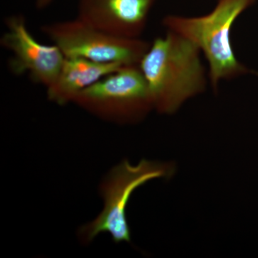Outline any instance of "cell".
Returning <instances> with one entry per match:
<instances>
[{"instance_id":"6da1fadb","label":"cell","mask_w":258,"mask_h":258,"mask_svg":"<svg viewBox=\"0 0 258 258\" xmlns=\"http://www.w3.org/2000/svg\"><path fill=\"white\" fill-rule=\"evenodd\" d=\"M201 51L175 32L154 40L139 63L152 96L154 109L172 114L206 90V71Z\"/></svg>"},{"instance_id":"7a4b0ae2","label":"cell","mask_w":258,"mask_h":258,"mask_svg":"<svg viewBox=\"0 0 258 258\" xmlns=\"http://www.w3.org/2000/svg\"><path fill=\"white\" fill-rule=\"evenodd\" d=\"M255 0H218L215 9L204 16L168 15L162 25L195 44L209 64V79L217 91L222 80H231L247 74L248 70L236 57L230 32L237 18Z\"/></svg>"},{"instance_id":"3957f363","label":"cell","mask_w":258,"mask_h":258,"mask_svg":"<svg viewBox=\"0 0 258 258\" xmlns=\"http://www.w3.org/2000/svg\"><path fill=\"white\" fill-rule=\"evenodd\" d=\"M174 171V164L147 159L136 165L124 160L114 166L101 184L103 210L95 220L79 229V238L83 244L90 243L101 233L109 234L115 243L130 242L125 210L132 194L150 180L170 178Z\"/></svg>"},{"instance_id":"277c9868","label":"cell","mask_w":258,"mask_h":258,"mask_svg":"<svg viewBox=\"0 0 258 258\" xmlns=\"http://www.w3.org/2000/svg\"><path fill=\"white\" fill-rule=\"evenodd\" d=\"M101 119L131 124L154 109L149 86L139 64H125L86 88L74 102Z\"/></svg>"},{"instance_id":"5b68a950","label":"cell","mask_w":258,"mask_h":258,"mask_svg":"<svg viewBox=\"0 0 258 258\" xmlns=\"http://www.w3.org/2000/svg\"><path fill=\"white\" fill-rule=\"evenodd\" d=\"M41 31L66 57H81L95 62L139 64L151 46L141 38L111 35L76 18L45 24Z\"/></svg>"},{"instance_id":"8992f818","label":"cell","mask_w":258,"mask_h":258,"mask_svg":"<svg viewBox=\"0 0 258 258\" xmlns=\"http://www.w3.org/2000/svg\"><path fill=\"white\" fill-rule=\"evenodd\" d=\"M6 32L0 45L12 52L10 71L16 76L28 74L32 82L47 88L55 82L66 57L55 45H47L37 41L27 27L21 15L8 17L5 20Z\"/></svg>"},{"instance_id":"52a82bcc","label":"cell","mask_w":258,"mask_h":258,"mask_svg":"<svg viewBox=\"0 0 258 258\" xmlns=\"http://www.w3.org/2000/svg\"><path fill=\"white\" fill-rule=\"evenodd\" d=\"M157 0H78V17L123 38H141Z\"/></svg>"},{"instance_id":"ba28073f","label":"cell","mask_w":258,"mask_h":258,"mask_svg":"<svg viewBox=\"0 0 258 258\" xmlns=\"http://www.w3.org/2000/svg\"><path fill=\"white\" fill-rule=\"evenodd\" d=\"M125 64L66 57L55 82L47 88V99L59 106L74 103L80 93Z\"/></svg>"},{"instance_id":"9c48e42d","label":"cell","mask_w":258,"mask_h":258,"mask_svg":"<svg viewBox=\"0 0 258 258\" xmlns=\"http://www.w3.org/2000/svg\"><path fill=\"white\" fill-rule=\"evenodd\" d=\"M55 0H36L35 6L37 10H44L50 6Z\"/></svg>"}]
</instances>
